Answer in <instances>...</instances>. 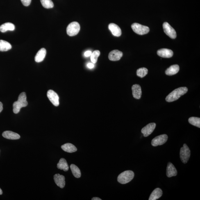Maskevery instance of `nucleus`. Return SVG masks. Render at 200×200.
Listing matches in <instances>:
<instances>
[{
  "label": "nucleus",
  "mask_w": 200,
  "mask_h": 200,
  "mask_svg": "<svg viewBox=\"0 0 200 200\" xmlns=\"http://www.w3.org/2000/svg\"><path fill=\"white\" fill-rule=\"evenodd\" d=\"M46 54V51L45 48H42L37 52L35 58V61L37 62H40L44 60Z\"/></svg>",
  "instance_id": "obj_18"
},
{
  "label": "nucleus",
  "mask_w": 200,
  "mask_h": 200,
  "mask_svg": "<svg viewBox=\"0 0 200 200\" xmlns=\"http://www.w3.org/2000/svg\"><path fill=\"white\" fill-rule=\"evenodd\" d=\"M92 200H102L101 199L98 197H94L92 198Z\"/></svg>",
  "instance_id": "obj_34"
},
{
  "label": "nucleus",
  "mask_w": 200,
  "mask_h": 200,
  "mask_svg": "<svg viewBox=\"0 0 200 200\" xmlns=\"http://www.w3.org/2000/svg\"><path fill=\"white\" fill-rule=\"evenodd\" d=\"M47 95L48 99L54 106H59L60 105L59 97L56 92L53 90H50L48 91Z\"/></svg>",
  "instance_id": "obj_9"
},
{
  "label": "nucleus",
  "mask_w": 200,
  "mask_h": 200,
  "mask_svg": "<svg viewBox=\"0 0 200 200\" xmlns=\"http://www.w3.org/2000/svg\"><path fill=\"white\" fill-rule=\"evenodd\" d=\"M28 103L26 101V96L25 93L22 92L20 94L17 101L13 103V112L14 113L17 114L20 111L21 108L27 106Z\"/></svg>",
  "instance_id": "obj_2"
},
{
  "label": "nucleus",
  "mask_w": 200,
  "mask_h": 200,
  "mask_svg": "<svg viewBox=\"0 0 200 200\" xmlns=\"http://www.w3.org/2000/svg\"><path fill=\"white\" fill-rule=\"evenodd\" d=\"M92 53V52L90 51L86 52L85 53V56L86 57H88L91 56Z\"/></svg>",
  "instance_id": "obj_31"
},
{
  "label": "nucleus",
  "mask_w": 200,
  "mask_h": 200,
  "mask_svg": "<svg viewBox=\"0 0 200 200\" xmlns=\"http://www.w3.org/2000/svg\"><path fill=\"white\" fill-rule=\"evenodd\" d=\"M163 28L164 32L170 38L174 39L176 37V33L175 30L168 23L164 22L163 25Z\"/></svg>",
  "instance_id": "obj_7"
},
{
  "label": "nucleus",
  "mask_w": 200,
  "mask_h": 200,
  "mask_svg": "<svg viewBox=\"0 0 200 200\" xmlns=\"http://www.w3.org/2000/svg\"><path fill=\"white\" fill-rule=\"evenodd\" d=\"M179 71V66L178 65H174L171 66L166 70L165 74L167 75L172 76L177 74Z\"/></svg>",
  "instance_id": "obj_20"
},
{
  "label": "nucleus",
  "mask_w": 200,
  "mask_h": 200,
  "mask_svg": "<svg viewBox=\"0 0 200 200\" xmlns=\"http://www.w3.org/2000/svg\"><path fill=\"white\" fill-rule=\"evenodd\" d=\"M87 67L90 69H92L94 67V65L93 63H89L87 65Z\"/></svg>",
  "instance_id": "obj_32"
},
{
  "label": "nucleus",
  "mask_w": 200,
  "mask_h": 200,
  "mask_svg": "<svg viewBox=\"0 0 200 200\" xmlns=\"http://www.w3.org/2000/svg\"><path fill=\"white\" fill-rule=\"evenodd\" d=\"M189 122L194 126L200 128V118L199 117H192L189 118Z\"/></svg>",
  "instance_id": "obj_26"
},
{
  "label": "nucleus",
  "mask_w": 200,
  "mask_h": 200,
  "mask_svg": "<svg viewBox=\"0 0 200 200\" xmlns=\"http://www.w3.org/2000/svg\"><path fill=\"white\" fill-rule=\"evenodd\" d=\"M57 167L58 169L63 170L65 172H67L69 169L67 160L63 158L60 159V161L57 164Z\"/></svg>",
  "instance_id": "obj_23"
},
{
  "label": "nucleus",
  "mask_w": 200,
  "mask_h": 200,
  "mask_svg": "<svg viewBox=\"0 0 200 200\" xmlns=\"http://www.w3.org/2000/svg\"><path fill=\"white\" fill-rule=\"evenodd\" d=\"M188 91L186 87H180L177 88L170 93L166 98V101L167 102H172L179 99L182 96L185 94Z\"/></svg>",
  "instance_id": "obj_1"
},
{
  "label": "nucleus",
  "mask_w": 200,
  "mask_h": 200,
  "mask_svg": "<svg viewBox=\"0 0 200 200\" xmlns=\"http://www.w3.org/2000/svg\"><path fill=\"white\" fill-rule=\"evenodd\" d=\"M109 29L114 36L119 37L122 34V31L119 27L113 23L109 25Z\"/></svg>",
  "instance_id": "obj_14"
},
{
  "label": "nucleus",
  "mask_w": 200,
  "mask_h": 200,
  "mask_svg": "<svg viewBox=\"0 0 200 200\" xmlns=\"http://www.w3.org/2000/svg\"><path fill=\"white\" fill-rule=\"evenodd\" d=\"M70 168L72 174L75 177L77 178H80L81 177V172L80 169L78 167L74 164H71Z\"/></svg>",
  "instance_id": "obj_25"
},
{
  "label": "nucleus",
  "mask_w": 200,
  "mask_h": 200,
  "mask_svg": "<svg viewBox=\"0 0 200 200\" xmlns=\"http://www.w3.org/2000/svg\"><path fill=\"white\" fill-rule=\"evenodd\" d=\"M123 53L118 50H114L109 53L108 58L111 61H115L119 60L122 58Z\"/></svg>",
  "instance_id": "obj_11"
},
{
  "label": "nucleus",
  "mask_w": 200,
  "mask_h": 200,
  "mask_svg": "<svg viewBox=\"0 0 200 200\" xmlns=\"http://www.w3.org/2000/svg\"><path fill=\"white\" fill-rule=\"evenodd\" d=\"M3 193L2 191V189L0 188V195L2 194Z\"/></svg>",
  "instance_id": "obj_35"
},
{
  "label": "nucleus",
  "mask_w": 200,
  "mask_h": 200,
  "mask_svg": "<svg viewBox=\"0 0 200 200\" xmlns=\"http://www.w3.org/2000/svg\"><path fill=\"white\" fill-rule=\"evenodd\" d=\"M132 29L135 33L139 35H144L149 33V28L138 23H134L131 26Z\"/></svg>",
  "instance_id": "obj_6"
},
{
  "label": "nucleus",
  "mask_w": 200,
  "mask_h": 200,
  "mask_svg": "<svg viewBox=\"0 0 200 200\" xmlns=\"http://www.w3.org/2000/svg\"><path fill=\"white\" fill-rule=\"evenodd\" d=\"M15 29V26L11 23L7 22L0 26V31L5 33L8 31H13Z\"/></svg>",
  "instance_id": "obj_19"
},
{
  "label": "nucleus",
  "mask_w": 200,
  "mask_h": 200,
  "mask_svg": "<svg viewBox=\"0 0 200 200\" xmlns=\"http://www.w3.org/2000/svg\"><path fill=\"white\" fill-rule=\"evenodd\" d=\"M163 192L161 189L157 188L153 191L150 195L149 200H156L161 197Z\"/></svg>",
  "instance_id": "obj_21"
},
{
  "label": "nucleus",
  "mask_w": 200,
  "mask_h": 200,
  "mask_svg": "<svg viewBox=\"0 0 200 200\" xmlns=\"http://www.w3.org/2000/svg\"><path fill=\"white\" fill-rule=\"evenodd\" d=\"M62 150L66 152L73 153L77 151V149L74 144L71 143H67L61 146Z\"/></svg>",
  "instance_id": "obj_22"
},
{
  "label": "nucleus",
  "mask_w": 200,
  "mask_h": 200,
  "mask_svg": "<svg viewBox=\"0 0 200 200\" xmlns=\"http://www.w3.org/2000/svg\"><path fill=\"white\" fill-rule=\"evenodd\" d=\"M42 6L46 9L53 8L54 4L51 0H40Z\"/></svg>",
  "instance_id": "obj_27"
},
{
  "label": "nucleus",
  "mask_w": 200,
  "mask_h": 200,
  "mask_svg": "<svg viewBox=\"0 0 200 200\" xmlns=\"http://www.w3.org/2000/svg\"><path fill=\"white\" fill-rule=\"evenodd\" d=\"M157 54L162 58H170L173 56L174 53L172 50L164 48L158 50Z\"/></svg>",
  "instance_id": "obj_13"
},
{
  "label": "nucleus",
  "mask_w": 200,
  "mask_h": 200,
  "mask_svg": "<svg viewBox=\"0 0 200 200\" xmlns=\"http://www.w3.org/2000/svg\"><path fill=\"white\" fill-rule=\"evenodd\" d=\"M100 52L98 50H96L92 53L91 55V60L92 63L95 64L97 62L98 57L99 56Z\"/></svg>",
  "instance_id": "obj_29"
},
{
  "label": "nucleus",
  "mask_w": 200,
  "mask_h": 200,
  "mask_svg": "<svg viewBox=\"0 0 200 200\" xmlns=\"http://www.w3.org/2000/svg\"><path fill=\"white\" fill-rule=\"evenodd\" d=\"M133 97L137 99H140L141 97L142 92L141 87L137 84L134 85L132 87Z\"/></svg>",
  "instance_id": "obj_16"
},
{
  "label": "nucleus",
  "mask_w": 200,
  "mask_h": 200,
  "mask_svg": "<svg viewBox=\"0 0 200 200\" xmlns=\"http://www.w3.org/2000/svg\"><path fill=\"white\" fill-rule=\"evenodd\" d=\"M11 48L12 46L10 43L6 41L0 40V51H7Z\"/></svg>",
  "instance_id": "obj_24"
},
{
  "label": "nucleus",
  "mask_w": 200,
  "mask_h": 200,
  "mask_svg": "<svg viewBox=\"0 0 200 200\" xmlns=\"http://www.w3.org/2000/svg\"><path fill=\"white\" fill-rule=\"evenodd\" d=\"M54 180L55 183L58 187L61 188H64L65 185V177L62 175L56 174L54 175Z\"/></svg>",
  "instance_id": "obj_12"
},
{
  "label": "nucleus",
  "mask_w": 200,
  "mask_h": 200,
  "mask_svg": "<svg viewBox=\"0 0 200 200\" xmlns=\"http://www.w3.org/2000/svg\"><path fill=\"white\" fill-rule=\"evenodd\" d=\"M190 156V149L187 144H184L183 147L180 150V158L182 162L184 163H186L188 162Z\"/></svg>",
  "instance_id": "obj_5"
},
{
  "label": "nucleus",
  "mask_w": 200,
  "mask_h": 200,
  "mask_svg": "<svg viewBox=\"0 0 200 200\" xmlns=\"http://www.w3.org/2000/svg\"><path fill=\"white\" fill-rule=\"evenodd\" d=\"M3 110V104L2 103L0 102V113Z\"/></svg>",
  "instance_id": "obj_33"
},
{
  "label": "nucleus",
  "mask_w": 200,
  "mask_h": 200,
  "mask_svg": "<svg viewBox=\"0 0 200 200\" xmlns=\"http://www.w3.org/2000/svg\"><path fill=\"white\" fill-rule=\"evenodd\" d=\"M156 124L155 123H151L144 126L141 130L142 133L144 137H147L152 133L156 128Z\"/></svg>",
  "instance_id": "obj_10"
},
{
  "label": "nucleus",
  "mask_w": 200,
  "mask_h": 200,
  "mask_svg": "<svg viewBox=\"0 0 200 200\" xmlns=\"http://www.w3.org/2000/svg\"><path fill=\"white\" fill-rule=\"evenodd\" d=\"M168 136L166 134L158 136L153 138L151 142V144L153 146L162 145L167 142Z\"/></svg>",
  "instance_id": "obj_8"
},
{
  "label": "nucleus",
  "mask_w": 200,
  "mask_h": 200,
  "mask_svg": "<svg viewBox=\"0 0 200 200\" xmlns=\"http://www.w3.org/2000/svg\"><path fill=\"white\" fill-rule=\"evenodd\" d=\"M80 30L79 24L78 22H73L68 25L67 29V33L69 36H74L78 34Z\"/></svg>",
  "instance_id": "obj_4"
},
{
  "label": "nucleus",
  "mask_w": 200,
  "mask_h": 200,
  "mask_svg": "<svg viewBox=\"0 0 200 200\" xmlns=\"http://www.w3.org/2000/svg\"><path fill=\"white\" fill-rule=\"evenodd\" d=\"M148 73V70L145 67H142L137 70V76L141 78L144 77Z\"/></svg>",
  "instance_id": "obj_28"
},
{
  "label": "nucleus",
  "mask_w": 200,
  "mask_h": 200,
  "mask_svg": "<svg viewBox=\"0 0 200 200\" xmlns=\"http://www.w3.org/2000/svg\"><path fill=\"white\" fill-rule=\"evenodd\" d=\"M177 174V171L174 165L171 162H169L167 169V175L168 177L171 178L176 176Z\"/></svg>",
  "instance_id": "obj_15"
},
{
  "label": "nucleus",
  "mask_w": 200,
  "mask_h": 200,
  "mask_svg": "<svg viewBox=\"0 0 200 200\" xmlns=\"http://www.w3.org/2000/svg\"><path fill=\"white\" fill-rule=\"evenodd\" d=\"M21 2L25 6H28L31 4V0H21Z\"/></svg>",
  "instance_id": "obj_30"
},
{
  "label": "nucleus",
  "mask_w": 200,
  "mask_h": 200,
  "mask_svg": "<svg viewBox=\"0 0 200 200\" xmlns=\"http://www.w3.org/2000/svg\"><path fill=\"white\" fill-rule=\"evenodd\" d=\"M2 136L8 139L11 140H17L20 138V136L18 134L11 131H6L3 132Z\"/></svg>",
  "instance_id": "obj_17"
},
{
  "label": "nucleus",
  "mask_w": 200,
  "mask_h": 200,
  "mask_svg": "<svg viewBox=\"0 0 200 200\" xmlns=\"http://www.w3.org/2000/svg\"><path fill=\"white\" fill-rule=\"evenodd\" d=\"M134 176V173L132 171H126L121 173L117 177V181L119 183L125 184L131 182Z\"/></svg>",
  "instance_id": "obj_3"
}]
</instances>
